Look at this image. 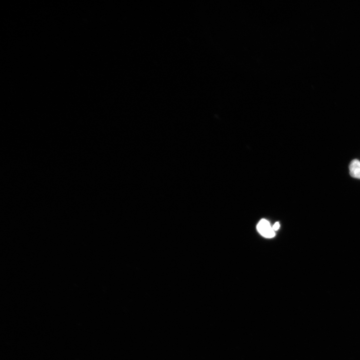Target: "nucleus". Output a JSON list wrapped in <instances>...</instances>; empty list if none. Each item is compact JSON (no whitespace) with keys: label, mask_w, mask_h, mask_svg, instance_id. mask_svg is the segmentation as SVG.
I'll return each mask as SVG.
<instances>
[{"label":"nucleus","mask_w":360,"mask_h":360,"mask_svg":"<svg viewBox=\"0 0 360 360\" xmlns=\"http://www.w3.org/2000/svg\"><path fill=\"white\" fill-rule=\"evenodd\" d=\"M257 228L259 233L265 238H272L275 236V231L270 223L265 219L260 220Z\"/></svg>","instance_id":"f257e3e1"},{"label":"nucleus","mask_w":360,"mask_h":360,"mask_svg":"<svg viewBox=\"0 0 360 360\" xmlns=\"http://www.w3.org/2000/svg\"><path fill=\"white\" fill-rule=\"evenodd\" d=\"M349 170L352 177L360 179V162L359 160H353L350 164Z\"/></svg>","instance_id":"f03ea898"},{"label":"nucleus","mask_w":360,"mask_h":360,"mask_svg":"<svg viewBox=\"0 0 360 360\" xmlns=\"http://www.w3.org/2000/svg\"><path fill=\"white\" fill-rule=\"evenodd\" d=\"M280 225L279 222H276L274 226L272 227L273 230L276 231H277L280 228Z\"/></svg>","instance_id":"7ed1b4c3"}]
</instances>
